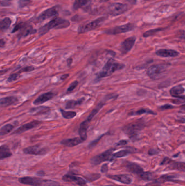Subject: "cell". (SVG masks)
<instances>
[{"label": "cell", "mask_w": 185, "mask_h": 186, "mask_svg": "<svg viewBox=\"0 0 185 186\" xmlns=\"http://www.w3.org/2000/svg\"><path fill=\"white\" fill-rule=\"evenodd\" d=\"M124 65L116 62L112 58L107 61V63L104 66L102 70L97 75V79H101L110 76L116 71L123 69Z\"/></svg>", "instance_id": "cell-1"}, {"label": "cell", "mask_w": 185, "mask_h": 186, "mask_svg": "<svg viewBox=\"0 0 185 186\" xmlns=\"http://www.w3.org/2000/svg\"><path fill=\"white\" fill-rule=\"evenodd\" d=\"M70 24V22L68 20L60 17H56L40 28L39 29V33L41 36H42L48 32L50 29H65L68 27Z\"/></svg>", "instance_id": "cell-2"}, {"label": "cell", "mask_w": 185, "mask_h": 186, "mask_svg": "<svg viewBox=\"0 0 185 186\" xmlns=\"http://www.w3.org/2000/svg\"><path fill=\"white\" fill-rule=\"evenodd\" d=\"M22 184L32 186H59L58 182L35 177H23L19 179Z\"/></svg>", "instance_id": "cell-3"}, {"label": "cell", "mask_w": 185, "mask_h": 186, "mask_svg": "<svg viewBox=\"0 0 185 186\" xmlns=\"http://www.w3.org/2000/svg\"><path fill=\"white\" fill-rule=\"evenodd\" d=\"M144 127V122L142 120H139L125 126L123 130L124 132L130 137L132 141H134L137 137V133L142 130Z\"/></svg>", "instance_id": "cell-4"}, {"label": "cell", "mask_w": 185, "mask_h": 186, "mask_svg": "<svg viewBox=\"0 0 185 186\" xmlns=\"http://www.w3.org/2000/svg\"><path fill=\"white\" fill-rule=\"evenodd\" d=\"M167 65L165 64H155L150 66L147 70L148 76L153 80L162 78L167 71Z\"/></svg>", "instance_id": "cell-5"}, {"label": "cell", "mask_w": 185, "mask_h": 186, "mask_svg": "<svg viewBox=\"0 0 185 186\" xmlns=\"http://www.w3.org/2000/svg\"><path fill=\"white\" fill-rule=\"evenodd\" d=\"M105 19H106L105 17H101L96 19L95 20L91 21V22H89L86 25L80 26L78 28V33H85L89 31L96 29L102 25V24L104 22V21L105 20Z\"/></svg>", "instance_id": "cell-6"}, {"label": "cell", "mask_w": 185, "mask_h": 186, "mask_svg": "<svg viewBox=\"0 0 185 186\" xmlns=\"http://www.w3.org/2000/svg\"><path fill=\"white\" fill-rule=\"evenodd\" d=\"M128 9L127 4L121 3H115L111 4L107 8L108 14L112 16H118L127 12Z\"/></svg>", "instance_id": "cell-7"}, {"label": "cell", "mask_w": 185, "mask_h": 186, "mask_svg": "<svg viewBox=\"0 0 185 186\" xmlns=\"http://www.w3.org/2000/svg\"><path fill=\"white\" fill-rule=\"evenodd\" d=\"M114 149H111L105 151L103 153H100L98 155L92 157L90 160V163L94 164L95 165L99 164L103 162L107 161L109 160H112V155L113 154V152Z\"/></svg>", "instance_id": "cell-8"}, {"label": "cell", "mask_w": 185, "mask_h": 186, "mask_svg": "<svg viewBox=\"0 0 185 186\" xmlns=\"http://www.w3.org/2000/svg\"><path fill=\"white\" fill-rule=\"evenodd\" d=\"M135 29V25L132 23H127L125 25H121L119 26H116L112 29H107L105 31V33L107 34L116 35L121 33H126L131 31Z\"/></svg>", "instance_id": "cell-9"}, {"label": "cell", "mask_w": 185, "mask_h": 186, "mask_svg": "<svg viewBox=\"0 0 185 186\" xmlns=\"http://www.w3.org/2000/svg\"><path fill=\"white\" fill-rule=\"evenodd\" d=\"M48 149L44 147H41L39 145H34L26 148L24 150V153L28 155H44L47 153Z\"/></svg>", "instance_id": "cell-10"}, {"label": "cell", "mask_w": 185, "mask_h": 186, "mask_svg": "<svg viewBox=\"0 0 185 186\" xmlns=\"http://www.w3.org/2000/svg\"><path fill=\"white\" fill-rule=\"evenodd\" d=\"M59 7L54 6L50 8L46 9L45 11L41 13V14L37 17V20L39 21H42L47 19L51 18L52 17H55L58 14Z\"/></svg>", "instance_id": "cell-11"}, {"label": "cell", "mask_w": 185, "mask_h": 186, "mask_svg": "<svg viewBox=\"0 0 185 186\" xmlns=\"http://www.w3.org/2000/svg\"><path fill=\"white\" fill-rule=\"evenodd\" d=\"M136 41V38L129 37L124 40L121 45V51L123 54H126L132 50Z\"/></svg>", "instance_id": "cell-12"}, {"label": "cell", "mask_w": 185, "mask_h": 186, "mask_svg": "<svg viewBox=\"0 0 185 186\" xmlns=\"http://www.w3.org/2000/svg\"><path fill=\"white\" fill-rule=\"evenodd\" d=\"M41 123V122L40 121L34 120L33 121H31L29 123H27V124H26L21 126L18 129H17V130H15L14 133V134H20L21 133L24 132L25 131L29 130L30 129H33L35 127H37L39 125H40Z\"/></svg>", "instance_id": "cell-13"}, {"label": "cell", "mask_w": 185, "mask_h": 186, "mask_svg": "<svg viewBox=\"0 0 185 186\" xmlns=\"http://www.w3.org/2000/svg\"><path fill=\"white\" fill-rule=\"evenodd\" d=\"M62 180L65 182H74L79 186H84L86 185L85 181L82 178L74 176L73 175L66 174L62 177Z\"/></svg>", "instance_id": "cell-14"}, {"label": "cell", "mask_w": 185, "mask_h": 186, "mask_svg": "<svg viewBox=\"0 0 185 186\" xmlns=\"http://www.w3.org/2000/svg\"><path fill=\"white\" fill-rule=\"evenodd\" d=\"M170 94L174 98H181L182 99H185V89L182 85H178L172 87L170 91Z\"/></svg>", "instance_id": "cell-15"}, {"label": "cell", "mask_w": 185, "mask_h": 186, "mask_svg": "<svg viewBox=\"0 0 185 186\" xmlns=\"http://www.w3.org/2000/svg\"><path fill=\"white\" fill-rule=\"evenodd\" d=\"M54 96L55 94L52 92L46 93L45 94H42L41 95H40L37 99L35 100L33 103L34 105H37V106L41 104L52 99Z\"/></svg>", "instance_id": "cell-16"}, {"label": "cell", "mask_w": 185, "mask_h": 186, "mask_svg": "<svg viewBox=\"0 0 185 186\" xmlns=\"http://www.w3.org/2000/svg\"><path fill=\"white\" fill-rule=\"evenodd\" d=\"M108 178L114 180L116 181H118L125 185H129L132 182V178L127 175H109Z\"/></svg>", "instance_id": "cell-17"}, {"label": "cell", "mask_w": 185, "mask_h": 186, "mask_svg": "<svg viewBox=\"0 0 185 186\" xmlns=\"http://www.w3.org/2000/svg\"><path fill=\"white\" fill-rule=\"evenodd\" d=\"M156 54L161 57H175L179 56V53L177 51L167 49H160L156 52Z\"/></svg>", "instance_id": "cell-18"}, {"label": "cell", "mask_w": 185, "mask_h": 186, "mask_svg": "<svg viewBox=\"0 0 185 186\" xmlns=\"http://www.w3.org/2000/svg\"><path fill=\"white\" fill-rule=\"evenodd\" d=\"M84 141L80 137H76L70 139H64L61 141V144L68 147H73L82 143Z\"/></svg>", "instance_id": "cell-19"}, {"label": "cell", "mask_w": 185, "mask_h": 186, "mask_svg": "<svg viewBox=\"0 0 185 186\" xmlns=\"http://www.w3.org/2000/svg\"><path fill=\"white\" fill-rule=\"evenodd\" d=\"M19 99L15 96H8L0 99V106L7 107L17 103Z\"/></svg>", "instance_id": "cell-20"}, {"label": "cell", "mask_w": 185, "mask_h": 186, "mask_svg": "<svg viewBox=\"0 0 185 186\" xmlns=\"http://www.w3.org/2000/svg\"><path fill=\"white\" fill-rule=\"evenodd\" d=\"M127 168L129 172L133 174L139 175H140L142 172H143V169L140 166V165L134 163H129L127 165Z\"/></svg>", "instance_id": "cell-21"}, {"label": "cell", "mask_w": 185, "mask_h": 186, "mask_svg": "<svg viewBox=\"0 0 185 186\" xmlns=\"http://www.w3.org/2000/svg\"><path fill=\"white\" fill-rule=\"evenodd\" d=\"M12 155V153L7 146L4 145L0 146V160L10 157Z\"/></svg>", "instance_id": "cell-22"}, {"label": "cell", "mask_w": 185, "mask_h": 186, "mask_svg": "<svg viewBox=\"0 0 185 186\" xmlns=\"http://www.w3.org/2000/svg\"><path fill=\"white\" fill-rule=\"evenodd\" d=\"M89 125L82 122L80 125L79 129V134L82 141H85L87 138V130Z\"/></svg>", "instance_id": "cell-23"}, {"label": "cell", "mask_w": 185, "mask_h": 186, "mask_svg": "<svg viewBox=\"0 0 185 186\" xmlns=\"http://www.w3.org/2000/svg\"><path fill=\"white\" fill-rule=\"evenodd\" d=\"M49 110V108L44 106H40L37 107L33 108L31 109L29 113L33 115H38L45 113Z\"/></svg>", "instance_id": "cell-24"}, {"label": "cell", "mask_w": 185, "mask_h": 186, "mask_svg": "<svg viewBox=\"0 0 185 186\" xmlns=\"http://www.w3.org/2000/svg\"><path fill=\"white\" fill-rule=\"evenodd\" d=\"M84 100V98H82V99L77 100V101H75V100L69 101L66 103V109H72L76 107H78L82 104Z\"/></svg>", "instance_id": "cell-25"}, {"label": "cell", "mask_w": 185, "mask_h": 186, "mask_svg": "<svg viewBox=\"0 0 185 186\" xmlns=\"http://www.w3.org/2000/svg\"><path fill=\"white\" fill-rule=\"evenodd\" d=\"M170 170H179L185 171V164L184 162H174L169 166Z\"/></svg>", "instance_id": "cell-26"}, {"label": "cell", "mask_w": 185, "mask_h": 186, "mask_svg": "<svg viewBox=\"0 0 185 186\" xmlns=\"http://www.w3.org/2000/svg\"><path fill=\"white\" fill-rule=\"evenodd\" d=\"M14 126L12 124L5 125L1 128H0V136H3L10 132L14 129Z\"/></svg>", "instance_id": "cell-27"}, {"label": "cell", "mask_w": 185, "mask_h": 186, "mask_svg": "<svg viewBox=\"0 0 185 186\" xmlns=\"http://www.w3.org/2000/svg\"><path fill=\"white\" fill-rule=\"evenodd\" d=\"M12 24V20L9 17H6L4 19L0 21V29L5 31L8 29Z\"/></svg>", "instance_id": "cell-28"}, {"label": "cell", "mask_w": 185, "mask_h": 186, "mask_svg": "<svg viewBox=\"0 0 185 186\" xmlns=\"http://www.w3.org/2000/svg\"><path fill=\"white\" fill-rule=\"evenodd\" d=\"M90 1L91 0H76L73 5V9L74 10H78V9L86 6Z\"/></svg>", "instance_id": "cell-29"}, {"label": "cell", "mask_w": 185, "mask_h": 186, "mask_svg": "<svg viewBox=\"0 0 185 186\" xmlns=\"http://www.w3.org/2000/svg\"><path fill=\"white\" fill-rule=\"evenodd\" d=\"M103 105H104V104L103 103H99V104H98V106L92 111V112L90 114V115L87 117V118L85 120L87 123H90V122L94 118V117L97 114V113L99 111V110L102 108Z\"/></svg>", "instance_id": "cell-30"}, {"label": "cell", "mask_w": 185, "mask_h": 186, "mask_svg": "<svg viewBox=\"0 0 185 186\" xmlns=\"http://www.w3.org/2000/svg\"><path fill=\"white\" fill-rule=\"evenodd\" d=\"M131 152L129 150H123L119 151L116 153L112 154L111 160H113V159H115V158H118L124 157V156L127 155L128 154H129Z\"/></svg>", "instance_id": "cell-31"}, {"label": "cell", "mask_w": 185, "mask_h": 186, "mask_svg": "<svg viewBox=\"0 0 185 186\" xmlns=\"http://www.w3.org/2000/svg\"><path fill=\"white\" fill-rule=\"evenodd\" d=\"M60 112L62 116L67 119H72L76 116V113L72 111H65L63 109H60Z\"/></svg>", "instance_id": "cell-32"}, {"label": "cell", "mask_w": 185, "mask_h": 186, "mask_svg": "<svg viewBox=\"0 0 185 186\" xmlns=\"http://www.w3.org/2000/svg\"><path fill=\"white\" fill-rule=\"evenodd\" d=\"M144 113H147V114H153V115H156V113L153 112L152 110H150V109H148L147 108H142V109H140L139 111H136V112H134V113H132L131 114L132 115H141L142 114H144Z\"/></svg>", "instance_id": "cell-33"}, {"label": "cell", "mask_w": 185, "mask_h": 186, "mask_svg": "<svg viewBox=\"0 0 185 186\" xmlns=\"http://www.w3.org/2000/svg\"><path fill=\"white\" fill-rule=\"evenodd\" d=\"M163 29H160V28L150 29V30H149L148 31H147V32H146L145 33H144L143 36L144 37H150V36H152L155 34L156 33L162 31Z\"/></svg>", "instance_id": "cell-34"}, {"label": "cell", "mask_w": 185, "mask_h": 186, "mask_svg": "<svg viewBox=\"0 0 185 186\" xmlns=\"http://www.w3.org/2000/svg\"><path fill=\"white\" fill-rule=\"evenodd\" d=\"M140 178L145 181H150L152 180V175L150 172H142L139 175Z\"/></svg>", "instance_id": "cell-35"}, {"label": "cell", "mask_w": 185, "mask_h": 186, "mask_svg": "<svg viewBox=\"0 0 185 186\" xmlns=\"http://www.w3.org/2000/svg\"><path fill=\"white\" fill-rule=\"evenodd\" d=\"M20 75L19 74V72L12 74L10 75V76L7 79V81L9 82H14V81H15L17 80L20 77Z\"/></svg>", "instance_id": "cell-36"}, {"label": "cell", "mask_w": 185, "mask_h": 186, "mask_svg": "<svg viewBox=\"0 0 185 186\" xmlns=\"http://www.w3.org/2000/svg\"><path fill=\"white\" fill-rule=\"evenodd\" d=\"M101 175L99 174H92L89 175L88 176H87V179L91 182L95 181L96 180H98L100 178Z\"/></svg>", "instance_id": "cell-37"}, {"label": "cell", "mask_w": 185, "mask_h": 186, "mask_svg": "<svg viewBox=\"0 0 185 186\" xmlns=\"http://www.w3.org/2000/svg\"><path fill=\"white\" fill-rule=\"evenodd\" d=\"M78 82L77 81H75L74 82H73L71 84V85L69 86V87L68 88L67 92V93H70V92L73 91L74 89L76 88V87L78 86Z\"/></svg>", "instance_id": "cell-38"}, {"label": "cell", "mask_w": 185, "mask_h": 186, "mask_svg": "<svg viewBox=\"0 0 185 186\" xmlns=\"http://www.w3.org/2000/svg\"><path fill=\"white\" fill-rule=\"evenodd\" d=\"M35 32H36V31L33 29L32 27H29V28H27V29H25V31L23 32V35L24 36H27L28 34H33V33H35Z\"/></svg>", "instance_id": "cell-39"}, {"label": "cell", "mask_w": 185, "mask_h": 186, "mask_svg": "<svg viewBox=\"0 0 185 186\" xmlns=\"http://www.w3.org/2000/svg\"><path fill=\"white\" fill-rule=\"evenodd\" d=\"M35 69V68L33 66H26L25 68H23L22 69H21L19 71V72H30L32 71Z\"/></svg>", "instance_id": "cell-40"}, {"label": "cell", "mask_w": 185, "mask_h": 186, "mask_svg": "<svg viewBox=\"0 0 185 186\" xmlns=\"http://www.w3.org/2000/svg\"><path fill=\"white\" fill-rule=\"evenodd\" d=\"M172 162V160L171 159H170L168 157H165L164 159L162 160V161L160 163L161 165H166V164H168Z\"/></svg>", "instance_id": "cell-41"}, {"label": "cell", "mask_w": 185, "mask_h": 186, "mask_svg": "<svg viewBox=\"0 0 185 186\" xmlns=\"http://www.w3.org/2000/svg\"><path fill=\"white\" fill-rule=\"evenodd\" d=\"M23 27H24V24L23 23H20V24H17V25L15 26V27L14 28V29H12V33L16 32L17 31L22 29L23 28Z\"/></svg>", "instance_id": "cell-42"}, {"label": "cell", "mask_w": 185, "mask_h": 186, "mask_svg": "<svg viewBox=\"0 0 185 186\" xmlns=\"http://www.w3.org/2000/svg\"><path fill=\"white\" fill-rule=\"evenodd\" d=\"M174 107L172 105H170V104H165L164 106H162L159 107V109L161 110V111H165V110H167V109H172Z\"/></svg>", "instance_id": "cell-43"}, {"label": "cell", "mask_w": 185, "mask_h": 186, "mask_svg": "<svg viewBox=\"0 0 185 186\" xmlns=\"http://www.w3.org/2000/svg\"><path fill=\"white\" fill-rule=\"evenodd\" d=\"M107 171H108V165L107 164H103L101 167V172L102 173H107Z\"/></svg>", "instance_id": "cell-44"}, {"label": "cell", "mask_w": 185, "mask_h": 186, "mask_svg": "<svg viewBox=\"0 0 185 186\" xmlns=\"http://www.w3.org/2000/svg\"><path fill=\"white\" fill-rule=\"evenodd\" d=\"M9 5H10V2L0 0V7H7Z\"/></svg>", "instance_id": "cell-45"}, {"label": "cell", "mask_w": 185, "mask_h": 186, "mask_svg": "<svg viewBox=\"0 0 185 186\" xmlns=\"http://www.w3.org/2000/svg\"><path fill=\"white\" fill-rule=\"evenodd\" d=\"M158 153H159V152H158L156 150H155V149H151V150H150L149 151L148 153H149V155L152 156V155H154L157 154Z\"/></svg>", "instance_id": "cell-46"}, {"label": "cell", "mask_w": 185, "mask_h": 186, "mask_svg": "<svg viewBox=\"0 0 185 186\" xmlns=\"http://www.w3.org/2000/svg\"><path fill=\"white\" fill-rule=\"evenodd\" d=\"M159 183H160V182L157 180L156 181L148 183V185H146V186H159Z\"/></svg>", "instance_id": "cell-47"}, {"label": "cell", "mask_w": 185, "mask_h": 186, "mask_svg": "<svg viewBox=\"0 0 185 186\" xmlns=\"http://www.w3.org/2000/svg\"><path fill=\"white\" fill-rule=\"evenodd\" d=\"M127 141L126 140H122L118 142L116 145L117 146H120V145H124L127 144Z\"/></svg>", "instance_id": "cell-48"}, {"label": "cell", "mask_w": 185, "mask_h": 186, "mask_svg": "<svg viewBox=\"0 0 185 186\" xmlns=\"http://www.w3.org/2000/svg\"><path fill=\"white\" fill-rule=\"evenodd\" d=\"M5 43L6 42H5L4 39H0V47H3L5 45Z\"/></svg>", "instance_id": "cell-49"}, {"label": "cell", "mask_w": 185, "mask_h": 186, "mask_svg": "<svg viewBox=\"0 0 185 186\" xmlns=\"http://www.w3.org/2000/svg\"><path fill=\"white\" fill-rule=\"evenodd\" d=\"M69 74H64L63 75H62V76H61V79L62 80H65V79H67L68 77H69Z\"/></svg>", "instance_id": "cell-50"}, {"label": "cell", "mask_w": 185, "mask_h": 186, "mask_svg": "<svg viewBox=\"0 0 185 186\" xmlns=\"http://www.w3.org/2000/svg\"><path fill=\"white\" fill-rule=\"evenodd\" d=\"M125 1L131 4H135L136 2V0H125Z\"/></svg>", "instance_id": "cell-51"}, {"label": "cell", "mask_w": 185, "mask_h": 186, "mask_svg": "<svg viewBox=\"0 0 185 186\" xmlns=\"http://www.w3.org/2000/svg\"><path fill=\"white\" fill-rule=\"evenodd\" d=\"M67 64H68V65H69V66H70V65H71V64L72 62V59L71 58L68 59H67Z\"/></svg>", "instance_id": "cell-52"}, {"label": "cell", "mask_w": 185, "mask_h": 186, "mask_svg": "<svg viewBox=\"0 0 185 186\" xmlns=\"http://www.w3.org/2000/svg\"><path fill=\"white\" fill-rule=\"evenodd\" d=\"M7 72V70H3L0 71V75L4 74L5 73H6Z\"/></svg>", "instance_id": "cell-53"}, {"label": "cell", "mask_w": 185, "mask_h": 186, "mask_svg": "<svg viewBox=\"0 0 185 186\" xmlns=\"http://www.w3.org/2000/svg\"><path fill=\"white\" fill-rule=\"evenodd\" d=\"M30 1V0H22V2L27 3V2H28V1Z\"/></svg>", "instance_id": "cell-54"}, {"label": "cell", "mask_w": 185, "mask_h": 186, "mask_svg": "<svg viewBox=\"0 0 185 186\" xmlns=\"http://www.w3.org/2000/svg\"><path fill=\"white\" fill-rule=\"evenodd\" d=\"M110 1V0H101V2H107V1Z\"/></svg>", "instance_id": "cell-55"}, {"label": "cell", "mask_w": 185, "mask_h": 186, "mask_svg": "<svg viewBox=\"0 0 185 186\" xmlns=\"http://www.w3.org/2000/svg\"><path fill=\"white\" fill-rule=\"evenodd\" d=\"M6 1H12V0H6Z\"/></svg>", "instance_id": "cell-56"}, {"label": "cell", "mask_w": 185, "mask_h": 186, "mask_svg": "<svg viewBox=\"0 0 185 186\" xmlns=\"http://www.w3.org/2000/svg\"></svg>", "instance_id": "cell-57"}]
</instances>
